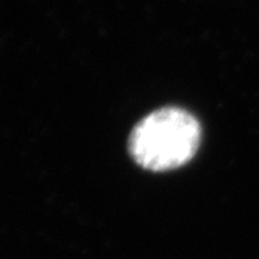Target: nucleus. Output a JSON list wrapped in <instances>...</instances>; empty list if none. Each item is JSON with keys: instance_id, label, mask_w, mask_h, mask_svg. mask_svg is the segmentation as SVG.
<instances>
[{"instance_id": "obj_1", "label": "nucleus", "mask_w": 259, "mask_h": 259, "mask_svg": "<svg viewBox=\"0 0 259 259\" xmlns=\"http://www.w3.org/2000/svg\"><path fill=\"white\" fill-rule=\"evenodd\" d=\"M201 142L200 122L189 111L165 106L144 117L130 135L128 150L141 167L175 170L188 164Z\"/></svg>"}]
</instances>
